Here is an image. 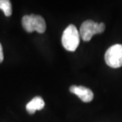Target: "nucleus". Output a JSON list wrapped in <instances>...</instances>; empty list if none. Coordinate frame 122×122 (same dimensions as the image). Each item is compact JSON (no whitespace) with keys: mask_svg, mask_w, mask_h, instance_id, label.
I'll return each mask as SVG.
<instances>
[{"mask_svg":"<svg viewBox=\"0 0 122 122\" xmlns=\"http://www.w3.org/2000/svg\"><path fill=\"white\" fill-rule=\"evenodd\" d=\"M79 31L74 25H68L63 31L62 36V45L66 50L74 52L79 45Z\"/></svg>","mask_w":122,"mask_h":122,"instance_id":"1","label":"nucleus"},{"mask_svg":"<svg viewBox=\"0 0 122 122\" xmlns=\"http://www.w3.org/2000/svg\"><path fill=\"white\" fill-rule=\"evenodd\" d=\"M24 30L29 33L36 31L39 33H45L46 23L42 17L40 15H25L21 20Z\"/></svg>","mask_w":122,"mask_h":122,"instance_id":"2","label":"nucleus"},{"mask_svg":"<svg viewBox=\"0 0 122 122\" xmlns=\"http://www.w3.org/2000/svg\"><path fill=\"white\" fill-rule=\"evenodd\" d=\"M104 23H97L92 20H87L82 22L79 30V35L84 41H90L95 34L102 33L105 31Z\"/></svg>","mask_w":122,"mask_h":122,"instance_id":"3","label":"nucleus"},{"mask_svg":"<svg viewBox=\"0 0 122 122\" xmlns=\"http://www.w3.org/2000/svg\"><path fill=\"white\" fill-rule=\"evenodd\" d=\"M105 61L110 67H122V45L117 44L109 48L105 54Z\"/></svg>","mask_w":122,"mask_h":122,"instance_id":"4","label":"nucleus"},{"mask_svg":"<svg viewBox=\"0 0 122 122\" xmlns=\"http://www.w3.org/2000/svg\"><path fill=\"white\" fill-rule=\"evenodd\" d=\"M70 91L77 95L84 102H90L94 98V94L91 90L83 86H71L70 87Z\"/></svg>","mask_w":122,"mask_h":122,"instance_id":"5","label":"nucleus"},{"mask_svg":"<svg viewBox=\"0 0 122 122\" xmlns=\"http://www.w3.org/2000/svg\"><path fill=\"white\" fill-rule=\"evenodd\" d=\"M45 107V102L41 97H36L26 105V110L29 113L33 114L36 110H41Z\"/></svg>","mask_w":122,"mask_h":122,"instance_id":"6","label":"nucleus"},{"mask_svg":"<svg viewBox=\"0 0 122 122\" xmlns=\"http://www.w3.org/2000/svg\"><path fill=\"white\" fill-rule=\"evenodd\" d=\"M0 10L4 12L5 15L10 17L12 14V6L9 0H0Z\"/></svg>","mask_w":122,"mask_h":122,"instance_id":"7","label":"nucleus"},{"mask_svg":"<svg viewBox=\"0 0 122 122\" xmlns=\"http://www.w3.org/2000/svg\"><path fill=\"white\" fill-rule=\"evenodd\" d=\"M4 56H3V51H2V45L0 44V63H2L3 61Z\"/></svg>","mask_w":122,"mask_h":122,"instance_id":"8","label":"nucleus"}]
</instances>
